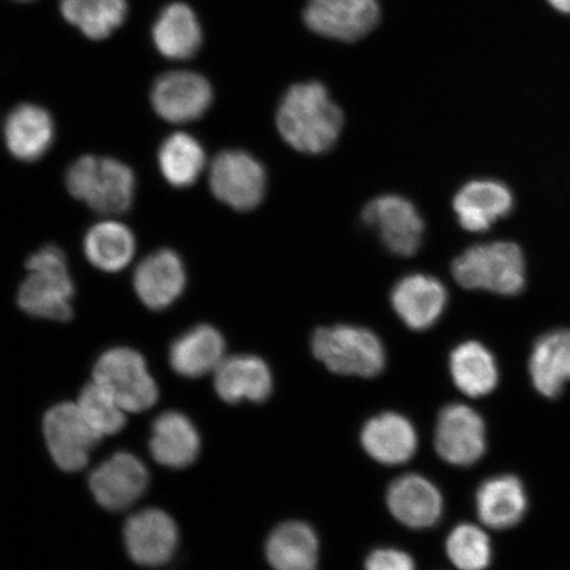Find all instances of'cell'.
I'll list each match as a JSON object with an SVG mask.
<instances>
[{
	"instance_id": "obj_1",
	"label": "cell",
	"mask_w": 570,
	"mask_h": 570,
	"mask_svg": "<svg viewBox=\"0 0 570 570\" xmlns=\"http://www.w3.org/2000/svg\"><path fill=\"white\" fill-rule=\"evenodd\" d=\"M276 122L292 148L317 155L336 145L344 116L324 85L306 82L295 85L283 97Z\"/></svg>"
},
{
	"instance_id": "obj_2",
	"label": "cell",
	"mask_w": 570,
	"mask_h": 570,
	"mask_svg": "<svg viewBox=\"0 0 570 570\" xmlns=\"http://www.w3.org/2000/svg\"><path fill=\"white\" fill-rule=\"evenodd\" d=\"M26 267L28 276L18 292L20 309L39 318L70 320L75 285L62 249L55 245L41 247L28 258Z\"/></svg>"
},
{
	"instance_id": "obj_3",
	"label": "cell",
	"mask_w": 570,
	"mask_h": 570,
	"mask_svg": "<svg viewBox=\"0 0 570 570\" xmlns=\"http://www.w3.org/2000/svg\"><path fill=\"white\" fill-rule=\"evenodd\" d=\"M453 276L461 287L515 296L525 285L522 249L512 242H491L463 252L453 263Z\"/></svg>"
},
{
	"instance_id": "obj_4",
	"label": "cell",
	"mask_w": 570,
	"mask_h": 570,
	"mask_svg": "<svg viewBox=\"0 0 570 570\" xmlns=\"http://www.w3.org/2000/svg\"><path fill=\"white\" fill-rule=\"evenodd\" d=\"M69 194L102 214L130 209L135 195V175L125 163L98 156H82L68 169Z\"/></svg>"
},
{
	"instance_id": "obj_5",
	"label": "cell",
	"mask_w": 570,
	"mask_h": 570,
	"mask_svg": "<svg viewBox=\"0 0 570 570\" xmlns=\"http://www.w3.org/2000/svg\"><path fill=\"white\" fill-rule=\"evenodd\" d=\"M312 352L332 373L340 375L373 377L386 365L381 340L365 327H320L312 337Z\"/></svg>"
},
{
	"instance_id": "obj_6",
	"label": "cell",
	"mask_w": 570,
	"mask_h": 570,
	"mask_svg": "<svg viewBox=\"0 0 570 570\" xmlns=\"http://www.w3.org/2000/svg\"><path fill=\"white\" fill-rule=\"evenodd\" d=\"M92 381L110 392L127 412L147 411L158 402V384L145 358L130 347L110 348L99 356Z\"/></svg>"
},
{
	"instance_id": "obj_7",
	"label": "cell",
	"mask_w": 570,
	"mask_h": 570,
	"mask_svg": "<svg viewBox=\"0 0 570 570\" xmlns=\"http://www.w3.org/2000/svg\"><path fill=\"white\" fill-rule=\"evenodd\" d=\"M42 430L56 465L69 473L87 466L92 449L102 440L76 403L56 404L46 413Z\"/></svg>"
},
{
	"instance_id": "obj_8",
	"label": "cell",
	"mask_w": 570,
	"mask_h": 570,
	"mask_svg": "<svg viewBox=\"0 0 570 570\" xmlns=\"http://www.w3.org/2000/svg\"><path fill=\"white\" fill-rule=\"evenodd\" d=\"M209 184L213 195L220 203L235 210L247 212L256 208L265 197L267 176L254 156L229 149L214 158Z\"/></svg>"
},
{
	"instance_id": "obj_9",
	"label": "cell",
	"mask_w": 570,
	"mask_h": 570,
	"mask_svg": "<svg viewBox=\"0 0 570 570\" xmlns=\"http://www.w3.org/2000/svg\"><path fill=\"white\" fill-rule=\"evenodd\" d=\"M487 446V426L479 412L460 403L449 404L440 412L434 448L441 459L455 466L474 465Z\"/></svg>"
},
{
	"instance_id": "obj_10",
	"label": "cell",
	"mask_w": 570,
	"mask_h": 570,
	"mask_svg": "<svg viewBox=\"0 0 570 570\" xmlns=\"http://www.w3.org/2000/svg\"><path fill=\"white\" fill-rule=\"evenodd\" d=\"M363 220L392 254L412 256L422 245L424 220L415 206L401 196H381L363 210Z\"/></svg>"
},
{
	"instance_id": "obj_11",
	"label": "cell",
	"mask_w": 570,
	"mask_h": 570,
	"mask_svg": "<svg viewBox=\"0 0 570 570\" xmlns=\"http://www.w3.org/2000/svg\"><path fill=\"white\" fill-rule=\"evenodd\" d=\"M380 18L376 0H309L304 12L305 24L313 32L341 41L363 38Z\"/></svg>"
},
{
	"instance_id": "obj_12",
	"label": "cell",
	"mask_w": 570,
	"mask_h": 570,
	"mask_svg": "<svg viewBox=\"0 0 570 570\" xmlns=\"http://www.w3.org/2000/svg\"><path fill=\"white\" fill-rule=\"evenodd\" d=\"M148 481L145 463L131 453L119 452L90 474L89 488L104 509L124 511L146 493Z\"/></svg>"
},
{
	"instance_id": "obj_13",
	"label": "cell",
	"mask_w": 570,
	"mask_h": 570,
	"mask_svg": "<svg viewBox=\"0 0 570 570\" xmlns=\"http://www.w3.org/2000/svg\"><path fill=\"white\" fill-rule=\"evenodd\" d=\"M124 538L131 560L148 568L166 566L178 547L175 520L159 509L141 510L128 518Z\"/></svg>"
},
{
	"instance_id": "obj_14",
	"label": "cell",
	"mask_w": 570,
	"mask_h": 570,
	"mask_svg": "<svg viewBox=\"0 0 570 570\" xmlns=\"http://www.w3.org/2000/svg\"><path fill=\"white\" fill-rule=\"evenodd\" d=\"M151 102L167 122L187 124L208 111L213 90L208 80L194 71H169L156 80Z\"/></svg>"
},
{
	"instance_id": "obj_15",
	"label": "cell",
	"mask_w": 570,
	"mask_h": 570,
	"mask_svg": "<svg viewBox=\"0 0 570 570\" xmlns=\"http://www.w3.org/2000/svg\"><path fill=\"white\" fill-rule=\"evenodd\" d=\"M386 501L392 517L409 529H430L443 515V495L423 475L405 474L392 482Z\"/></svg>"
},
{
	"instance_id": "obj_16",
	"label": "cell",
	"mask_w": 570,
	"mask_h": 570,
	"mask_svg": "<svg viewBox=\"0 0 570 570\" xmlns=\"http://www.w3.org/2000/svg\"><path fill=\"white\" fill-rule=\"evenodd\" d=\"M187 283L184 263L173 249H159L139 263L134 274V288L149 309L161 311L173 305Z\"/></svg>"
},
{
	"instance_id": "obj_17",
	"label": "cell",
	"mask_w": 570,
	"mask_h": 570,
	"mask_svg": "<svg viewBox=\"0 0 570 570\" xmlns=\"http://www.w3.org/2000/svg\"><path fill=\"white\" fill-rule=\"evenodd\" d=\"M448 302L446 289L436 277L413 274L403 277L391 294L397 316L413 331L430 330L443 315Z\"/></svg>"
},
{
	"instance_id": "obj_18",
	"label": "cell",
	"mask_w": 570,
	"mask_h": 570,
	"mask_svg": "<svg viewBox=\"0 0 570 570\" xmlns=\"http://www.w3.org/2000/svg\"><path fill=\"white\" fill-rule=\"evenodd\" d=\"M214 387L226 403H262L273 392V374L259 356L234 355L220 362L214 372Z\"/></svg>"
},
{
	"instance_id": "obj_19",
	"label": "cell",
	"mask_w": 570,
	"mask_h": 570,
	"mask_svg": "<svg viewBox=\"0 0 570 570\" xmlns=\"http://www.w3.org/2000/svg\"><path fill=\"white\" fill-rule=\"evenodd\" d=\"M361 443L370 458L383 465L395 466L415 455L419 439L415 426L407 417L384 412L370 419L362 428Z\"/></svg>"
},
{
	"instance_id": "obj_20",
	"label": "cell",
	"mask_w": 570,
	"mask_h": 570,
	"mask_svg": "<svg viewBox=\"0 0 570 570\" xmlns=\"http://www.w3.org/2000/svg\"><path fill=\"white\" fill-rule=\"evenodd\" d=\"M453 206L463 229L482 233L508 216L514 206V197L502 183L474 180L463 185Z\"/></svg>"
},
{
	"instance_id": "obj_21",
	"label": "cell",
	"mask_w": 570,
	"mask_h": 570,
	"mask_svg": "<svg viewBox=\"0 0 570 570\" xmlns=\"http://www.w3.org/2000/svg\"><path fill=\"white\" fill-rule=\"evenodd\" d=\"M53 139V119L45 107L19 105L6 119L7 149L20 161L32 163L41 159L51 148Z\"/></svg>"
},
{
	"instance_id": "obj_22",
	"label": "cell",
	"mask_w": 570,
	"mask_h": 570,
	"mask_svg": "<svg viewBox=\"0 0 570 570\" xmlns=\"http://www.w3.org/2000/svg\"><path fill=\"white\" fill-rule=\"evenodd\" d=\"M202 449V439L188 416L177 411H167L155 420L149 451L160 465L170 469L188 468L196 461Z\"/></svg>"
},
{
	"instance_id": "obj_23",
	"label": "cell",
	"mask_w": 570,
	"mask_h": 570,
	"mask_svg": "<svg viewBox=\"0 0 570 570\" xmlns=\"http://www.w3.org/2000/svg\"><path fill=\"white\" fill-rule=\"evenodd\" d=\"M475 508L481 522L490 529H511L529 509L524 484L514 475L493 476L476 491Z\"/></svg>"
},
{
	"instance_id": "obj_24",
	"label": "cell",
	"mask_w": 570,
	"mask_h": 570,
	"mask_svg": "<svg viewBox=\"0 0 570 570\" xmlns=\"http://www.w3.org/2000/svg\"><path fill=\"white\" fill-rule=\"evenodd\" d=\"M534 389L546 397H558L570 382V330H556L541 336L530 355Z\"/></svg>"
},
{
	"instance_id": "obj_25",
	"label": "cell",
	"mask_w": 570,
	"mask_h": 570,
	"mask_svg": "<svg viewBox=\"0 0 570 570\" xmlns=\"http://www.w3.org/2000/svg\"><path fill=\"white\" fill-rule=\"evenodd\" d=\"M225 340L216 327L198 325L178 337L169 351V363L178 375L199 377L216 372L225 360Z\"/></svg>"
},
{
	"instance_id": "obj_26",
	"label": "cell",
	"mask_w": 570,
	"mask_h": 570,
	"mask_svg": "<svg viewBox=\"0 0 570 570\" xmlns=\"http://www.w3.org/2000/svg\"><path fill=\"white\" fill-rule=\"evenodd\" d=\"M154 45L170 60H187L203 45V30L194 10L174 3L160 12L153 28Z\"/></svg>"
},
{
	"instance_id": "obj_27",
	"label": "cell",
	"mask_w": 570,
	"mask_h": 570,
	"mask_svg": "<svg viewBox=\"0 0 570 570\" xmlns=\"http://www.w3.org/2000/svg\"><path fill=\"white\" fill-rule=\"evenodd\" d=\"M318 552L316 532L303 522L277 525L266 544L267 560L275 570H317Z\"/></svg>"
},
{
	"instance_id": "obj_28",
	"label": "cell",
	"mask_w": 570,
	"mask_h": 570,
	"mask_svg": "<svg viewBox=\"0 0 570 570\" xmlns=\"http://www.w3.org/2000/svg\"><path fill=\"white\" fill-rule=\"evenodd\" d=\"M449 368L455 387L470 397H482L493 392L499 381L494 355L480 342L468 341L454 348Z\"/></svg>"
},
{
	"instance_id": "obj_29",
	"label": "cell",
	"mask_w": 570,
	"mask_h": 570,
	"mask_svg": "<svg viewBox=\"0 0 570 570\" xmlns=\"http://www.w3.org/2000/svg\"><path fill=\"white\" fill-rule=\"evenodd\" d=\"M83 247L92 266L105 273H117L134 258L135 238L127 226L107 220L91 227Z\"/></svg>"
},
{
	"instance_id": "obj_30",
	"label": "cell",
	"mask_w": 570,
	"mask_h": 570,
	"mask_svg": "<svg viewBox=\"0 0 570 570\" xmlns=\"http://www.w3.org/2000/svg\"><path fill=\"white\" fill-rule=\"evenodd\" d=\"M60 10L89 39L104 40L125 23L128 7L126 0H61Z\"/></svg>"
},
{
	"instance_id": "obj_31",
	"label": "cell",
	"mask_w": 570,
	"mask_h": 570,
	"mask_svg": "<svg viewBox=\"0 0 570 570\" xmlns=\"http://www.w3.org/2000/svg\"><path fill=\"white\" fill-rule=\"evenodd\" d=\"M206 156L191 135H170L159 149V166L166 180L175 188H188L197 181L205 167Z\"/></svg>"
},
{
	"instance_id": "obj_32",
	"label": "cell",
	"mask_w": 570,
	"mask_h": 570,
	"mask_svg": "<svg viewBox=\"0 0 570 570\" xmlns=\"http://www.w3.org/2000/svg\"><path fill=\"white\" fill-rule=\"evenodd\" d=\"M89 425L102 439L124 430L127 411L110 392L92 381L81 391L76 403Z\"/></svg>"
},
{
	"instance_id": "obj_33",
	"label": "cell",
	"mask_w": 570,
	"mask_h": 570,
	"mask_svg": "<svg viewBox=\"0 0 570 570\" xmlns=\"http://www.w3.org/2000/svg\"><path fill=\"white\" fill-rule=\"evenodd\" d=\"M446 553L452 564L460 570H487L493 559L488 533L470 523L454 527L449 533Z\"/></svg>"
},
{
	"instance_id": "obj_34",
	"label": "cell",
	"mask_w": 570,
	"mask_h": 570,
	"mask_svg": "<svg viewBox=\"0 0 570 570\" xmlns=\"http://www.w3.org/2000/svg\"><path fill=\"white\" fill-rule=\"evenodd\" d=\"M365 570H416V566L407 552L396 548H380L368 554Z\"/></svg>"
},
{
	"instance_id": "obj_35",
	"label": "cell",
	"mask_w": 570,
	"mask_h": 570,
	"mask_svg": "<svg viewBox=\"0 0 570 570\" xmlns=\"http://www.w3.org/2000/svg\"><path fill=\"white\" fill-rule=\"evenodd\" d=\"M547 2L560 12L570 13V0H547Z\"/></svg>"
},
{
	"instance_id": "obj_36",
	"label": "cell",
	"mask_w": 570,
	"mask_h": 570,
	"mask_svg": "<svg viewBox=\"0 0 570 570\" xmlns=\"http://www.w3.org/2000/svg\"><path fill=\"white\" fill-rule=\"evenodd\" d=\"M19 2H31V0H19Z\"/></svg>"
}]
</instances>
